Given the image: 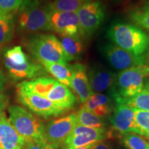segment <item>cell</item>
I'll return each instance as SVG.
<instances>
[{"label": "cell", "instance_id": "obj_36", "mask_svg": "<svg viewBox=\"0 0 149 149\" xmlns=\"http://www.w3.org/2000/svg\"><path fill=\"white\" fill-rule=\"evenodd\" d=\"M115 1H122V0H114Z\"/></svg>", "mask_w": 149, "mask_h": 149}, {"label": "cell", "instance_id": "obj_11", "mask_svg": "<svg viewBox=\"0 0 149 149\" xmlns=\"http://www.w3.org/2000/svg\"><path fill=\"white\" fill-rule=\"evenodd\" d=\"M49 15L51 31L60 36L83 35L77 12H59L50 8Z\"/></svg>", "mask_w": 149, "mask_h": 149}, {"label": "cell", "instance_id": "obj_4", "mask_svg": "<svg viewBox=\"0 0 149 149\" xmlns=\"http://www.w3.org/2000/svg\"><path fill=\"white\" fill-rule=\"evenodd\" d=\"M27 48L40 63L43 61L68 65V61L59 40L51 34H36L28 40Z\"/></svg>", "mask_w": 149, "mask_h": 149}, {"label": "cell", "instance_id": "obj_3", "mask_svg": "<svg viewBox=\"0 0 149 149\" xmlns=\"http://www.w3.org/2000/svg\"><path fill=\"white\" fill-rule=\"evenodd\" d=\"M17 13L15 21L19 32L30 34L51 31L48 4H42L38 0H24Z\"/></svg>", "mask_w": 149, "mask_h": 149}, {"label": "cell", "instance_id": "obj_1", "mask_svg": "<svg viewBox=\"0 0 149 149\" xmlns=\"http://www.w3.org/2000/svg\"><path fill=\"white\" fill-rule=\"evenodd\" d=\"M17 86L46 98L58 107L68 111L72 109L76 103L73 93L55 78L41 77L31 81H24Z\"/></svg>", "mask_w": 149, "mask_h": 149}, {"label": "cell", "instance_id": "obj_20", "mask_svg": "<svg viewBox=\"0 0 149 149\" xmlns=\"http://www.w3.org/2000/svg\"><path fill=\"white\" fill-rule=\"evenodd\" d=\"M46 72H49L59 83L70 88L72 72L70 65H63L57 63L43 61L40 63Z\"/></svg>", "mask_w": 149, "mask_h": 149}, {"label": "cell", "instance_id": "obj_5", "mask_svg": "<svg viewBox=\"0 0 149 149\" xmlns=\"http://www.w3.org/2000/svg\"><path fill=\"white\" fill-rule=\"evenodd\" d=\"M149 77V65L141 64L122 70L116 76L114 86L110 91L113 98H128L144 88L145 80Z\"/></svg>", "mask_w": 149, "mask_h": 149}, {"label": "cell", "instance_id": "obj_23", "mask_svg": "<svg viewBox=\"0 0 149 149\" xmlns=\"http://www.w3.org/2000/svg\"><path fill=\"white\" fill-rule=\"evenodd\" d=\"M76 117L77 124L94 128H103L104 127V123L100 117L82 107L76 113Z\"/></svg>", "mask_w": 149, "mask_h": 149}, {"label": "cell", "instance_id": "obj_6", "mask_svg": "<svg viewBox=\"0 0 149 149\" xmlns=\"http://www.w3.org/2000/svg\"><path fill=\"white\" fill-rule=\"evenodd\" d=\"M8 114L9 122L24 141L43 139L44 125L39 117L15 105L9 107Z\"/></svg>", "mask_w": 149, "mask_h": 149}, {"label": "cell", "instance_id": "obj_24", "mask_svg": "<svg viewBox=\"0 0 149 149\" xmlns=\"http://www.w3.org/2000/svg\"><path fill=\"white\" fill-rule=\"evenodd\" d=\"M132 133L149 139V111L135 109V120Z\"/></svg>", "mask_w": 149, "mask_h": 149}, {"label": "cell", "instance_id": "obj_22", "mask_svg": "<svg viewBox=\"0 0 149 149\" xmlns=\"http://www.w3.org/2000/svg\"><path fill=\"white\" fill-rule=\"evenodd\" d=\"M115 102H120L134 109L149 111V92L144 88L140 93L128 98L115 97Z\"/></svg>", "mask_w": 149, "mask_h": 149}, {"label": "cell", "instance_id": "obj_30", "mask_svg": "<svg viewBox=\"0 0 149 149\" xmlns=\"http://www.w3.org/2000/svg\"><path fill=\"white\" fill-rule=\"evenodd\" d=\"M91 149H111V147L109 142L102 140L95 143Z\"/></svg>", "mask_w": 149, "mask_h": 149}, {"label": "cell", "instance_id": "obj_19", "mask_svg": "<svg viewBox=\"0 0 149 149\" xmlns=\"http://www.w3.org/2000/svg\"><path fill=\"white\" fill-rule=\"evenodd\" d=\"M16 13H0V51L14 37Z\"/></svg>", "mask_w": 149, "mask_h": 149}, {"label": "cell", "instance_id": "obj_9", "mask_svg": "<svg viewBox=\"0 0 149 149\" xmlns=\"http://www.w3.org/2000/svg\"><path fill=\"white\" fill-rule=\"evenodd\" d=\"M82 35H91L103 23L105 7L100 1H88L77 11Z\"/></svg>", "mask_w": 149, "mask_h": 149}, {"label": "cell", "instance_id": "obj_17", "mask_svg": "<svg viewBox=\"0 0 149 149\" xmlns=\"http://www.w3.org/2000/svg\"><path fill=\"white\" fill-rule=\"evenodd\" d=\"M24 140L4 115H0V149H22Z\"/></svg>", "mask_w": 149, "mask_h": 149}, {"label": "cell", "instance_id": "obj_16", "mask_svg": "<svg viewBox=\"0 0 149 149\" xmlns=\"http://www.w3.org/2000/svg\"><path fill=\"white\" fill-rule=\"evenodd\" d=\"M116 74L102 66H95L89 70L88 77L93 93H100L111 90L116 81Z\"/></svg>", "mask_w": 149, "mask_h": 149}, {"label": "cell", "instance_id": "obj_34", "mask_svg": "<svg viewBox=\"0 0 149 149\" xmlns=\"http://www.w3.org/2000/svg\"><path fill=\"white\" fill-rule=\"evenodd\" d=\"M144 88H146L147 91H148L149 92V81H148V82H147L146 84H145V86H144Z\"/></svg>", "mask_w": 149, "mask_h": 149}, {"label": "cell", "instance_id": "obj_10", "mask_svg": "<svg viewBox=\"0 0 149 149\" xmlns=\"http://www.w3.org/2000/svg\"><path fill=\"white\" fill-rule=\"evenodd\" d=\"M102 53L113 68L122 70L146 64V55H135L115 44H107L102 48Z\"/></svg>", "mask_w": 149, "mask_h": 149}, {"label": "cell", "instance_id": "obj_35", "mask_svg": "<svg viewBox=\"0 0 149 149\" xmlns=\"http://www.w3.org/2000/svg\"><path fill=\"white\" fill-rule=\"evenodd\" d=\"M2 95H1V91H0V108H1V102H2Z\"/></svg>", "mask_w": 149, "mask_h": 149}, {"label": "cell", "instance_id": "obj_12", "mask_svg": "<svg viewBox=\"0 0 149 149\" xmlns=\"http://www.w3.org/2000/svg\"><path fill=\"white\" fill-rule=\"evenodd\" d=\"M106 136L104 128H94L77 124L64 142L63 149H74L94 144L104 140Z\"/></svg>", "mask_w": 149, "mask_h": 149}, {"label": "cell", "instance_id": "obj_25", "mask_svg": "<svg viewBox=\"0 0 149 149\" xmlns=\"http://www.w3.org/2000/svg\"><path fill=\"white\" fill-rule=\"evenodd\" d=\"M90 0H54L48 6L53 10L59 12H77Z\"/></svg>", "mask_w": 149, "mask_h": 149}, {"label": "cell", "instance_id": "obj_13", "mask_svg": "<svg viewBox=\"0 0 149 149\" xmlns=\"http://www.w3.org/2000/svg\"><path fill=\"white\" fill-rule=\"evenodd\" d=\"M72 72L70 88L76 93L79 102L84 104L93 94L89 83L88 72L84 65L76 63L70 65Z\"/></svg>", "mask_w": 149, "mask_h": 149}, {"label": "cell", "instance_id": "obj_32", "mask_svg": "<svg viewBox=\"0 0 149 149\" xmlns=\"http://www.w3.org/2000/svg\"><path fill=\"white\" fill-rule=\"evenodd\" d=\"M5 83H6V78L3 73L0 70V91H1L3 88L5 86Z\"/></svg>", "mask_w": 149, "mask_h": 149}, {"label": "cell", "instance_id": "obj_2", "mask_svg": "<svg viewBox=\"0 0 149 149\" xmlns=\"http://www.w3.org/2000/svg\"><path fill=\"white\" fill-rule=\"evenodd\" d=\"M107 37L113 44L135 55H144L149 50V35L140 28L124 22L111 24Z\"/></svg>", "mask_w": 149, "mask_h": 149}, {"label": "cell", "instance_id": "obj_28", "mask_svg": "<svg viewBox=\"0 0 149 149\" xmlns=\"http://www.w3.org/2000/svg\"><path fill=\"white\" fill-rule=\"evenodd\" d=\"M24 0H0V13H17Z\"/></svg>", "mask_w": 149, "mask_h": 149}, {"label": "cell", "instance_id": "obj_26", "mask_svg": "<svg viewBox=\"0 0 149 149\" xmlns=\"http://www.w3.org/2000/svg\"><path fill=\"white\" fill-rule=\"evenodd\" d=\"M122 142L128 149H149V141L143 136L133 133L122 135Z\"/></svg>", "mask_w": 149, "mask_h": 149}, {"label": "cell", "instance_id": "obj_14", "mask_svg": "<svg viewBox=\"0 0 149 149\" xmlns=\"http://www.w3.org/2000/svg\"><path fill=\"white\" fill-rule=\"evenodd\" d=\"M3 62L9 76L16 81L41 77L46 74V70L42 65L30 59L22 64H13L6 59H3Z\"/></svg>", "mask_w": 149, "mask_h": 149}, {"label": "cell", "instance_id": "obj_8", "mask_svg": "<svg viewBox=\"0 0 149 149\" xmlns=\"http://www.w3.org/2000/svg\"><path fill=\"white\" fill-rule=\"evenodd\" d=\"M77 124L76 113H71L50 121L44 126L43 139L57 149L64 144Z\"/></svg>", "mask_w": 149, "mask_h": 149}, {"label": "cell", "instance_id": "obj_27", "mask_svg": "<svg viewBox=\"0 0 149 149\" xmlns=\"http://www.w3.org/2000/svg\"><path fill=\"white\" fill-rule=\"evenodd\" d=\"M129 17L139 27L149 31V13L135 8L129 13Z\"/></svg>", "mask_w": 149, "mask_h": 149}, {"label": "cell", "instance_id": "obj_31", "mask_svg": "<svg viewBox=\"0 0 149 149\" xmlns=\"http://www.w3.org/2000/svg\"><path fill=\"white\" fill-rule=\"evenodd\" d=\"M137 8L141 11H144V12L149 13V0H145L142 5Z\"/></svg>", "mask_w": 149, "mask_h": 149}, {"label": "cell", "instance_id": "obj_33", "mask_svg": "<svg viewBox=\"0 0 149 149\" xmlns=\"http://www.w3.org/2000/svg\"><path fill=\"white\" fill-rule=\"evenodd\" d=\"M95 144V143H94ZM94 144H91L89 145H87V146H81V147H79V148H74V149H91V147H92Z\"/></svg>", "mask_w": 149, "mask_h": 149}, {"label": "cell", "instance_id": "obj_7", "mask_svg": "<svg viewBox=\"0 0 149 149\" xmlns=\"http://www.w3.org/2000/svg\"><path fill=\"white\" fill-rule=\"evenodd\" d=\"M17 94L19 102L38 116L49 118L63 115L68 111L58 107L46 98L19 86L17 88Z\"/></svg>", "mask_w": 149, "mask_h": 149}, {"label": "cell", "instance_id": "obj_21", "mask_svg": "<svg viewBox=\"0 0 149 149\" xmlns=\"http://www.w3.org/2000/svg\"><path fill=\"white\" fill-rule=\"evenodd\" d=\"M60 42L68 61L79 58L83 53L84 46L79 36H60Z\"/></svg>", "mask_w": 149, "mask_h": 149}, {"label": "cell", "instance_id": "obj_15", "mask_svg": "<svg viewBox=\"0 0 149 149\" xmlns=\"http://www.w3.org/2000/svg\"><path fill=\"white\" fill-rule=\"evenodd\" d=\"M109 120L113 128L122 135L132 133L135 120V109L120 102H115L113 114Z\"/></svg>", "mask_w": 149, "mask_h": 149}, {"label": "cell", "instance_id": "obj_18", "mask_svg": "<svg viewBox=\"0 0 149 149\" xmlns=\"http://www.w3.org/2000/svg\"><path fill=\"white\" fill-rule=\"evenodd\" d=\"M81 107L100 117L109 115L113 111L111 99L101 93H93Z\"/></svg>", "mask_w": 149, "mask_h": 149}, {"label": "cell", "instance_id": "obj_29", "mask_svg": "<svg viewBox=\"0 0 149 149\" xmlns=\"http://www.w3.org/2000/svg\"><path fill=\"white\" fill-rule=\"evenodd\" d=\"M22 149H55L51 145L46 143L44 139H37L24 141Z\"/></svg>", "mask_w": 149, "mask_h": 149}]
</instances>
